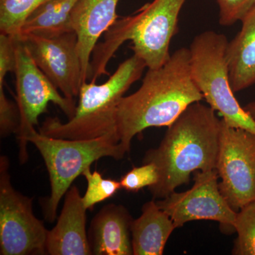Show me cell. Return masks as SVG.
<instances>
[{
	"label": "cell",
	"instance_id": "obj_1",
	"mask_svg": "<svg viewBox=\"0 0 255 255\" xmlns=\"http://www.w3.org/2000/svg\"><path fill=\"white\" fill-rule=\"evenodd\" d=\"M203 100L191 73L190 51L179 48L160 68L148 69L140 88L119 102V142L128 152L137 134L148 128L169 127L189 106Z\"/></svg>",
	"mask_w": 255,
	"mask_h": 255
},
{
	"label": "cell",
	"instance_id": "obj_2",
	"mask_svg": "<svg viewBox=\"0 0 255 255\" xmlns=\"http://www.w3.org/2000/svg\"><path fill=\"white\" fill-rule=\"evenodd\" d=\"M221 127L216 112L201 102L189 106L169 126L159 145L142 159V164H154L158 170V182L148 187L153 199H164L187 184L196 171L216 169Z\"/></svg>",
	"mask_w": 255,
	"mask_h": 255
},
{
	"label": "cell",
	"instance_id": "obj_3",
	"mask_svg": "<svg viewBox=\"0 0 255 255\" xmlns=\"http://www.w3.org/2000/svg\"><path fill=\"white\" fill-rule=\"evenodd\" d=\"M186 0H153L130 16L117 18L92 52L90 82L109 75L107 65L126 41L148 69L160 68L170 58L169 46L178 31V19Z\"/></svg>",
	"mask_w": 255,
	"mask_h": 255
},
{
	"label": "cell",
	"instance_id": "obj_4",
	"mask_svg": "<svg viewBox=\"0 0 255 255\" xmlns=\"http://www.w3.org/2000/svg\"><path fill=\"white\" fill-rule=\"evenodd\" d=\"M145 63L133 54L123 63L105 83H82L75 115L63 123L58 118H47L38 132L47 136L68 140H92L117 134V112L119 102L132 84L141 78Z\"/></svg>",
	"mask_w": 255,
	"mask_h": 255
},
{
	"label": "cell",
	"instance_id": "obj_5",
	"mask_svg": "<svg viewBox=\"0 0 255 255\" xmlns=\"http://www.w3.org/2000/svg\"><path fill=\"white\" fill-rule=\"evenodd\" d=\"M41 153L49 174L51 193L43 207L45 219L53 223L62 198L75 179L102 157L122 159L128 153L116 134L92 140L47 136L35 130L28 137Z\"/></svg>",
	"mask_w": 255,
	"mask_h": 255
},
{
	"label": "cell",
	"instance_id": "obj_6",
	"mask_svg": "<svg viewBox=\"0 0 255 255\" xmlns=\"http://www.w3.org/2000/svg\"><path fill=\"white\" fill-rule=\"evenodd\" d=\"M222 33L206 31L194 37L190 48L191 73L204 100L230 127L255 134V121L235 97L228 78L226 48Z\"/></svg>",
	"mask_w": 255,
	"mask_h": 255
},
{
	"label": "cell",
	"instance_id": "obj_7",
	"mask_svg": "<svg viewBox=\"0 0 255 255\" xmlns=\"http://www.w3.org/2000/svg\"><path fill=\"white\" fill-rule=\"evenodd\" d=\"M16 60L13 73L15 75L16 102L19 112L18 159L21 164L28 158V137L36 130L38 118L46 113L50 102L58 106L68 119L75 115L77 106L60 93L59 90L37 66L28 48L19 38H15Z\"/></svg>",
	"mask_w": 255,
	"mask_h": 255
},
{
	"label": "cell",
	"instance_id": "obj_8",
	"mask_svg": "<svg viewBox=\"0 0 255 255\" xmlns=\"http://www.w3.org/2000/svg\"><path fill=\"white\" fill-rule=\"evenodd\" d=\"M9 164L0 157V255H46L48 230L33 214L31 198L13 187Z\"/></svg>",
	"mask_w": 255,
	"mask_h": 255
},
{
	"label": "cell",
	"instance_id": "obj_9",
	"mask_svg": "<svg viewBox=\"0 0 255 255\" xmlns=\"http://www.w3.org/2000/svg\"><path fill=\"white\" fill-rule=\"evenodd\" d=\"M216 170L220 191L238 212L255 201V134L228 126L221 119Z\"/></svg>",
	"mask_w": 255,
	"mask_h": 255
},
{
	"label": "cell",
	"instance_id": "obj_10",
	"mask_svg": "<svg viewBox=\"0 0 255 255\" xmlns=\"http://www.w3.org/2000/svg\"><path fill=\"white\" fill-rule=\"evenodd\" d=\"M193 174L194 184L190 189L174 191L164 199H157V206L169 215L176 228L190 221L206 220L219 223L225 231L236 232L237 212L220 191L217 170L196 171Z\"/></svg>",
	"mask_w": 255,
	"mask_h": 255
},
{
	"label": "cell",
	"instance_id": "obj_11",
	"mask_svg": "<svg viewBox=\"0 0 255 255\" xmlns=\"http://www.w3.org/2000/svg\"><path fill=\"white\" fill-rule=\"evenodd\" d=\"M17 38L23 41L37 66L64 97L70 100L78 97L83 77L75 31L53 37L28 35Z\"/></svg>",
	"mask_w": 255,
	"mask_h": 255
},
{
	"label": "cell",
	"instance_id": "obj_12",
	"mask_svg": "<svg viewBox=\"0 0 255 255\" xmlns=\"http://www.w3.org/2000/svg\"><path fill=\"white\" fill-rule=\"evenodd\" d=\"M56 225L47 232L46 254L92 255L86 229L87 211L80 191L72 186L65 194Z\"/></svg>",
	"mask_w": 255,
	"mask_h": 255
},
{
	"label": "cell",
	"instance_id": "obj_13",
	"mask_svg": "<svg viewBox=\"0 0 255 255\" xmlns=\"http://www.w3.org/2000/svg\"><path fill=\"white\" fill-rule=\"evenodd\" d=\"M119 0H79L71 13V24L78 36L83 82L88 81L92 52L102 35L117 21Z\"/></svg>",
	"mask_w": 255,
	"mask_h": 255
},
{
	"label": "cell",
	"instance_id": "obj_14",
	"mask_svg": "<svg viewBox=\"0 0 255 255\" xmlns=\"http://www.w3.org/2000/svg\"><path fill=\"white\" fill-rule=\"evenodd\" d=\"M133 221L127 208L110 204L94 216L87 231L94 255H131Z\"/></svg>",
	"mask_w": 255,
	"mask_h": 255
},
{
	"label": "cell",
	"instance_id": "obj_15",
	"mask_svg": "<svg viewBox=\"0 0 255 255\" xmlns=\"http://www.w3.org/2000/svg\"><path fill=\"white\" fill-rule=\"evenodd\" d=\"M241 22V31L228 42L226 53L228 78L235 93L255 84V6Z\"/></svg>",
	"mask_w": 255,
	"mask_h": 255
},
{
	"label": "cell",
	"instance_id": "obj_16",
	"mask_svg": "<svg viewBox=\"0 0 255 255\" xmlns=\"http://www.w3.org/2000/svg\"><path fill=\"white\" fill-rule=\"evenodd\" d=\"M175 229L172 219L157 206L155 199L145 203L140 217L132 221V254L163 255L166 243Z\"/></svg>",
	"mask_w": 255,
	"mask_h": 255
},
{
	"label": "cell",
	"instance_id": "obj_17",
	"mask_svg": "<svg viewBox=\"0 0 255 255\" xmlns=\"http://www.w3.org/2000/svg\"><path fill=\"white\" fill-rule=\"evenodd\" d=\"M79 0H46L23 23L19 36H59L73 31L71 13Z\"/></svg>",
	"mask_w": 255,
	"mask_h": 255
},
{
	"label": "cell",
	"instance_id": "obj_18",
	"mask_svg": "<svg viewBox=\"0 0 255 255\" xmlns=\"http://www.w3.org/2000/svg\"><path fill=\"white\" fill-rule=\"evenodd\" d=\"M46 0H0V32L18 38L29 15Z\"/></svg>",
	"mask_w": 255,
	"mask_h": 255
},
{
	"label": "cell",
	"instance_id": "obj_19",
	"mask_svg": "<svg viewBox=\"0 0 255 255\" xmlns=\"http://www.w3.org/2000/svg\"><path fill=\"white\" fill-rule=\"evenodd\" d=\"M234 229L238 238L235 241L232 254L255 255V201L237 212Z\"/></svg>",
	"mask_w": 255,
	"mask_h": 255
},
{
	"label": "cell",
	"instance_id": "obj_20",
	"mask_svg": "<svg viewBox=\"0 0 255 255\" xmlns=\"http://www.w3.org/2000/svg\"><path fill=\"white\" fill-rule=\"evenodd\" d=\"M86 179L87 188L85 195L82 196V203L87 210L92 209L99 203L110 199L122 188L120 181L105 179L97 171L92 172L89 167L82 172Z\"/></svg>",
	"mask_w": 255,
	"mask_h": 255
},
{
	"label": "cell",
	"instance_id": "obj_21",
	"mask_svg": "<svg viewBox=\"0 0 255 255\" xmlns=\"http://www.w3.org/2000/svg\"><path fill=\"white\" fill-rule=\"evenodd\" d=\"M159 175L155 164H142L133 167L121 179L122 188L129 192H137L144 187H150L158 182Z\"/></svg>",
	"mask_w": 255,
	"mask_h": 255
},
{
	"label": "cell",
	"instance_id": "obj_22",
	"mask_svg": "<svg viewBox=\"0 0 255 255\" xmlns=\"http://www.w3.org/2000/svg\"><path fill=\"white\" fill-rule=\"evenodd\" d=\"M219 7V23L232 26L242 21L255 6V0H216Z\"/></svg>",
	"mask_w": 255,
	"mask_h": 255
},
{
	"label": "cell",
	"instance_id": "obj_23",
	"mask_svg": "<svg viewBox=\"0 0 255 255\" xmlns=\"http://www.w3.org/2000/svg\"><path fill=\"white\" fill-rule=\"evenodd\" d=\"M4 87V84H0V134L1 137L17 133L20 125L17 105L6 97Z\"/></svg>",
	"mask_w": 255,
	"mask_h": 255
},
{
	"label": "cell",
	"instance_id": "obj_24",
	"mask_svg": "<svg viewBox=\"0 0 255 255\" xmlns=\"http://www.w3.org/2000/svg\"><path fill=\"white\" fill-rule=\"evenodd\" d=\"M244 109L255 121V102L248 104V105L244 107Z\"/></svg>",
	"mask_w": 255,
	"mask_h": 255
}]
</instances>
